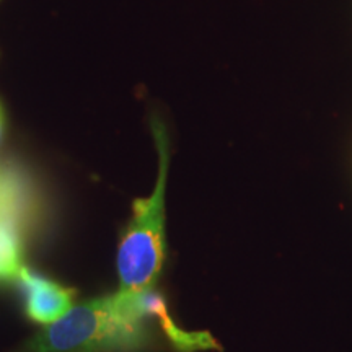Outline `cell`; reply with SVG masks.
<instances>
[{
	"mask_svg": "<svg viewBox=\"0 0 352 352\" xmlns=\"http://www.w3.org/2000/svg\"><path fill=\"white\" fill-rule=\"evenodd\" d=\"M26 215V196L23 184L12 171L0 168V219L23 223Z\"/></svg>",
	"mask_w": 352,
	"mask_h": 352,
	"instance_id": "8992f818",
	"label": "cell"
},
{
	"mask_svg": "<svg viewBox=\"0 0 352 352\" xmlns=\"http://www.w3.org/2000/svg\"><path fill=\"white\" fill-rule=\"evenodd\" d=\"M160 168L155 191L134 201V217L118 252V272L122 292H151L165 256V186L168 173V139L162 126L153 127Z\"/></svg>",
	"mask_w": 352,
	"mask_h": 352,
	"instance_id": "7a4b0ae2",
	"label": "cell"
},
{
	"mask_svg": "<svg viewBox=\"0 0 352 352\" xmlns=\"http://www.w3.org/2000/svg\"><path fill=\"white\" fill-rule=\"evenodd\" d=\"M0 132H2V113H0Z\"/></svg>",
	"mask_w": 352,
	"mask_h": 352,
	"instance_id": "52a82bcc",
	"label": "cell"
},
{
	"mask_svg": "<svg viewBox=\"0 0 352 352\" xmlns=\"http://www.w3.org/2000/svg\"><path fill=\"white\" fill-rule=\"evenodd\" d=\"M144 303H145V311L151 315H155L158 321H160V327L164 328V331L168 336V340L173 342L176 349L183 352H192L197 349H209V347H217L212 338L208 333H186L178 327H175V323L171 321L168 311H166V305L164 298L157 294L145 292L144 294Z\"/></svg>",
	"mask_w": 352,
	"mask_h": 352,
	"instance_id": "277c9868",
	"label": "cell"
},
{
	"mask_svg": "<svg viewBox=\"0 0 352 352\" xmlns=\"http://www.w3.org/2000/svg\"><path fill=\"white\" fill-rule=\"evenodd\" d=\"M144 315V294L122 290L74 305L34 338L32 352H98L134 346L142 340Z\"/></svg>",
	"mask_w": 352,
	"mask_h": 352,
	"instance_id": "6da1fadb",
	"label": "cell"
},
{
	"mask_svg": "<svg viewBox=\"0 0 352 352\" xmlns=\"http://www.w3.org/2000/svg\"><path fill=\"white\" fill-rule=\"evenodd\" d=\"M19 280L26 292V314L39 324H52L72 308L74 290L23 267Z\"/></svg>",
	"mask_w": 352,
	"mask_h": 352,
	"instance_id": "3957f363",
	"label": "cell"
},
{
	"mask_svg": "<svg viewBox=\"0 0 352 352\" xmlns=\"http://www.w3.org/2000/svg\"><path fill=\"white\" fill-rule=\"evenodd\" d=\"M21 226L8 219H0V283L19 280L23 270L21 263Z\"/></svg>",
	"mask_w": 352,
	"mask_h": 352,
	"instance_id": "5b68a950",
	"label": "cell"
}]
</instances>
